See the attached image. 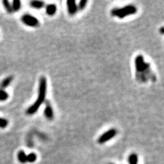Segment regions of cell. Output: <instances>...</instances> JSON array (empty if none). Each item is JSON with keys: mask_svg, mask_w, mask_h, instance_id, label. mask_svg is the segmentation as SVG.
Masks as SVG:
<instances>
[{"mask_svg": "<svg viewBox=\"0 0 164 164\" xmlns=\"http://www.w3.org/2000/svg\"><path fill=\"white\" fill-rule=\"evenodd\" d=\"M8 124V120L3 118H0V128L5 129L7 127Z\"/></svg>", "mask_w": 164, "mask_h": 164, "instance_id": "obj_18", "label": "cell"}, {"mask_svg": "<svg viewBox=\"0 0 164 164\" xmlns=\"http://www.w3.org/2000/svg\"><path fill=\"white\" fill-rule=\"evenodd\" d=\"M135 78L137 82L141 84H146L149 81L155 82L157 76L150 67V64L146 62L142 55H138L135 57L134 60Z\"/></svg>", "mask_w": 164, "mask_h": 164, "instance_id": "obj_1", "label": "cell"}, {"mask_svg": "<svg viewBox=\"0 0 164 164\" xmlns=\"http://www.w3.org/2000/svg\"><path fill=\"white\" fill-rule=\"evenodd\" d=\"M66 5L68 12H69V15L74 16V15L77 14L78 11V8L75 1H74V0H68L66 1Z\"/></svg>", "mask_w": 164, "mask_h": 164, "instance_id": "obj_7", "label": "cell"}, {"mask_svg": "<svg viewBox=\"0 0 164 164\" xmlns=\"http://www.w3.org/2000/svg\"><path fill=\"white\" fill-rule=\"evenodd\" d=\"M13 76H8L7 77L4 79L2 81V82L1 83V85H0V87H1V89L4 90L6 89L9 85L12 83L13 81Z\"/></svg>", "mask_w": 164, "mask_h": 164, "instance_id": "obj_9", "label": "cell"}, {"mask_svg": "<svg viewBox=\"0 0 164 164\" xmlns=\"http://www.w3.org/2000/svg\"><path fill=\"white\" fill-rule=\"evenodd\" d=\"M137 12V8L133 4L124 6L122 8H114L111 10L110 14L112 17L118 19H124L130 15L135 14Z\"/></svg>", "mask_w": 164, "mask_h": 164, "instance_id": "obj_3", "label": "cell"}, {"mask_svg": "<svg viewBox=\"0 0 164 164\" xmlns=\"http://www.w3.org/2000/svg\"><path fill=\"white\" fill-rule=\"evenodd\" d=\"M12 8L13 11H14V12H18L21 8V1H19V0H14V1H12Z\"/></svg>", "mask_w": 164, "mask_h": 164, "instance_id": "obj_13", "label": "cell"}, {"mask_svg": "<svg viewBox=\"0 0 164 164\" xmlns=\"http://www.w3.org/2000/svg\"><path fill=\"white\" fill-rule=\"evenodd\" d=\"M37 159L36 155L34 152L30 153L29 155H27V162L29 163H34L36 161Z\"/></svg>", "mask_w": 164, "mask_h": 164, "instance_id": "obj_16", "label": "cell"}, {"mask_svg": "<svg viewBox=\"0 0 164 164\" xmlns=\"http://www.w3.org/2000/svg\"><path fill=\"white\" fill-rule=\"evenodd\" d=\"M17 157H18V160L21 163L25 164V163H27V155L23 150H20L18 152Z\"/></svg>", "mask_w": 164, "mask_h": 164, "instance_id": "obj_11", "label": "cell"}, {"mask_svg": "<svg viewBox=\"0 0 164 164\" xmlns=\"http://www.w3.org/2000/svg\"><path fill=\"white\" fill-rule=\"evenodd\" d=\"M44 115H45V118L47 120H52L54 118L53 109L49 101H46L45 111H44Z\"/></svg>", "mask_w": 164, "mask_h": 164, "instance_id": "obj_6", "label": "cell"}, {"mask_svg": "<svg viewBox=\"0 0 164 164\" xmlns=\"http://www.w3.org/2000/svg\"><path fill=\"white\" fill-rule=\"evenodd\" d=\"M3 4H4V8H5L6 10L7 11L8 13H12L13 10H12V5L10 4V2L8 1V0H4L3 1Z\"/></svg>", "mask_w": 164, "mask_h": 164, "instance_id": "obj_14", "label": "cell"}, {"mask_svg": "<svg viewBox=\"0 0 164 164\" xmlns=\"http://www.w3.org/2000/svg\"><path fill=\"white\" fill-rule=\"evenodd\" d=\"M118 131L116 129H110L108 131H107L105 133H103L98 139V143L100 144H105L109 140H110L112 138H113L116 135H117Z\"/></svg>", "mask_w": 164, "mask_h": 164, "instance_id": "obj_5", "label": "cell"}, {"mask_svg": "<svg viewBox=\"0 0 164 164\" xmlns=\"http://www.w3.org/2000/svg\"><path fill=\"white\" fill-rule=\"evenodd\" d=\"M8 94L4 90L0 89V101H5L8 98Z\"/></svg>", "mask_w": 164, "mask_h": 164, "instance_id": "obj_15", "label": "cell"}, {"mask_svg": "<svg viewBox=\"0 0 164 164\" xmlns=\"http://www.w3.org/2000/svg\"><path fill=\"white\" fill-rule=\"evenodd\" d=\"M46 13L49 16H53L57 12V6L56 4H50L46 6Z\"/></svg>", "mask_w": 164, "mask_h": 164, "instance_id": "obj_8", "label": "cell"}, {"mask_svg": "<svg viewBox=\"0 0 164 164\" xmlns=\"http://www.w3.org/2000/svg\"><path fill=\"white\" fill-rule=\"evenodd\" d=\"M138 163V157L135 153H132L129 157V164H137Z\"/></svg>", "mask_w": 164, "mask_h": 164, "instance_id": "obj_12", "label": "cell"}, {"mask_svg": "<svg viewBox=\"0 0 164 164\" xmlns=\"http://www.w3.org/2000/svg\"><path fill=\"white\" fill-rule=\"evenodd\" d=\"M159 31H160V33L161 34H163V33H164V27H161L160 28V30H159Z\"/></svg>", "mask_w": 164, "mask_h": 164, "instance_id": "obj_19", "label": "cell"}, {"mask_svg": "<svg viewBox=\"0 0 164 164\" xmlns=\"http://www.w3.org/2000/svg\"><path fill=\"white\" fill-rule=\"evenodd\" d=\"M21 22L31 27H37L40 25V21L36 17L30 14H25L21 17Z\"/></svg>", "mask_w": 164, "mask_h": 164, "instance_id": "obj_4", "label": "cell"}, {"mask_svg": "<svg viewBox=\"0 0 164 164\" xmlns=\"http://www.w3.org/2000/svg\"><path fill=\"white\" fill-rule=\"evenodd\" d=\"M110 164H113V163H110Z\"/></svg>", "mask_w": 164, "mask_h": 164, "instance_id": "obj_20", "label": "cell"}, {"mask_svg": "<svg viewBox=\"0 0 164 164\" xmlns=\"http://www.w3.org/2000/svg\"><path fill=\"white\" fill-rule=\"evenodd\" d=\"M47 81L45 76H42L39 79L38 85V95L34 103L30 105L26 110V114L28 116H32L38 111L40 106L45 103L47 96Z\"/></svg>", "mask_w": 164, "mask_h": 164, "instance_id": "obj_2", "label": "cell"}, {"mask_svg": "<svg viewBox=\"0 0 164 164\" xmlns=\"http://www.w3.org/2000/svg\"><path fill=\"white\" fill-rule=\"evenodd\" d=\"M87 4V1H86V0H82V1H80L77 6L78 10H84L85 8L86 7Z\"/></svg>", "mask_w": 164, "mask_h": 164, "instance_id": "obj_17", "label": "cell"}, {"mask_svg": "<svg viewBox=\"0 0 164 164\" xmlns=\"http://www.w3.org/2000/svg\"><path fill=\"white\" fill-rule=\"evenodd\" d=\"M45 6V3L43 1H30V6L35 9H41Z\"/></svg>", "mask_w": 164, "mask_h": 164, "instance_id": "obj_10", "label": "cell"}]
</instances>
